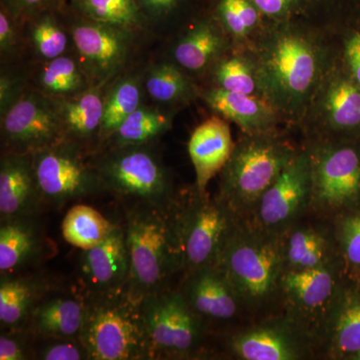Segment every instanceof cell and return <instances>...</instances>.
Returning a JSON list of instances; mask_svg holds the SVG:
<instances>
[{
	"label": "cell",
	"instance_id": "f907efd6",
	"mask_svg": "<svg viewBox=\"0 0 360 360\" xmlns=\"http://www.w3.org/2000/svg\"><path fill=\"white\" fill-rule=\"evenodd\" d=\"M357 1H360V0H357Z\"/></svg>",
	"mask_w": 360,
	"mask_h": 360
},
{
	"label": "cell",
	"instance_id": "cb8c5ba5",
	"mask_svg": "<svg viewBox=\"0 0 360 360\" xmlns=\"http://www.w3.org/2000/svg\"><path fill=\"white\" fill-rule=\"evenodd\" d=\"M146 98L143 68L141 70L127 68L106 86L98 150L122 123L141 104L146 103Z\"/></svg>",
	"mask_w": 360,
	"mask_h": 360
},
{
	"label": "cell",
	"instance_id": "8fae6325",
	"mask_svg": "<svg viewBox=\"0 0 360 360\" xmlns=\"http://www.w3.org/2000/svg\"><path fill=\"white\" fill-rule=\"evenodd\" d=\"M0 135L2 153H33L65 139L51 99L30 85L0 116Z\"/></svg>",
	"mask_w": 360,
	"mask_h": 360
},
{
	"label": "cell",
	"instance_id": "52a82bcc",
	"mask_svg": "<svg viewBox=\"0 0 360 360\" xmlns=\"http://www.w3.org/2000/svg\"><path fill=\"white\" fill-rule=\"evenodd\" d=\"M60 11L72 37L75 56L90 82L94 86H108L129 68L141 37L80 15L68 0Z\"/></svg>",
	"mask_w": 360,
	"mask_h": 360
},
{
	"label": "cell",
	"instance_id": "d4e9b609",
	"mask_svg": "<svg viewBox=\"0 0 360 360\" xmlns=\"http://www.w3.org/2000/svg\"><path fill=\"white\" fill-rule=\"evenodd\" d=\"M32 66L30 86L51 98L75 96L94 86L75 52Z\"/></svg>",
	"mask_w": 360,
	"mask_h": 360
},
{
	"label": "cell",
	"instance_id": "277c9868",
	"mask_svg": "<svg viewBox=\"0 0 360 360\" xmlns=\"http://www.w3.org/2000/svg\"><path fill=\"white\" fill-rule=\"evenodd\" d=\"M277 234L236 225L214 266L226 277L240 302L259 304L281 284L285 270L283 243Z\"/></svg>",
	"mask_w": 360,
	"mask_h": 360
},
{
	"label": "cell",
	"instance_id": "4316f807",
	"mask_svg": "<svg viewBox=\"0 0 360 360\" xmlns=\"http://www.w3.org/2000/svg\"><path fill=\"white\" fill-rule=\"evenodd\" d=\"M231 349L245 360H295L302 356L295 338L277 326H262L236 336Z\"/></svg>",
	"mask_w": 360,
	"mask_h": 360
},
{
	"label": "cell",
	"instance_id": "f546056e",
	"mask_svg": "<svg viewBox=\"0 0 360 360\" xmlns=\"http://www.w3.org/2000/svg\"><path fill=\"white\" fill-rule=\"evenodd\" d=\"M281 284L293 304L312 310L323 307L330 300L335 281L326 265L319 269L284 270Z\"/></svg>",
	"mask_w": 360,
	"mask_h": 360
},
{
	"label": "cell",
	"instance_id": "603a6c76",
	"mask_svg": "<svg viewBox=\"0 0 360 360\" xmlns=\"http://www.w3.org/2000/svg\"><path fill=\"white\" fill-rule=\"evenodd\" d=\"M319 105L331 129L341 134L360 132V84L347 71H338L328 78Z\"/></svg>",
	"mask_w": 360,
	"mask_h": 360
},
{
	"label": "cell",
	"instance_id": "d6a6232c",
	"mask_svg": "<svg viewBox=\"0 0 360 360\" xmlns=\"http://www.w3.org/2000/svg\"><path fill=\"white\" fill-rule=\"evenodd\" d=\"M41 285L25 277L2 276L0 283V323L2 328H20L40 302Z\"/></svg>",
	"mask_w": 360,
	"mask_h": 360
},
{
	"label": "cell",
	"instance_id": "44dd1931",
	"mask_svg": "<svg viewBox=\"0 0 360 360\" xmlns=\"http://www.w3.org/2000/svg\"><path fill=\"white\" fill-rule=\"evenodd\" d=\"M22 28L26 52L32 56L33 63H46L75 52L60 7L35 14L23 22Z\"/></svg>",
	"mask_w": 360,
	"mask_h": 360
},
{
	"label": "cell",
	"instance_id": "ab89813d",
	"mask_svg": "<svg viewBox=\"0 0 360 360\" xmlns=\"http://www.w3.org/2000/svg\"><path fill=\"white\" fill-rule=\"evenodd\" d=\"M30 70L21 68L20 63L1 65L0 68V116L4 115L30 87Z\"/></svg>",
	"mask_w": 360,
	"mask_h": 360
},
{
	"label": "cell",
	"instance_id": "ba28073f",
	"mask_svg": "<svg viewBox=\"0 0 360 360\" xmlns=\"http://www.w3.org/2000/svg\"><path fill=\"white\" fill-rule=\"evenodd\" d=\"M92 153L63 139L32 153L33 168L44 205L63 207L104 191Z\"/></svg>",
	"mask_w": 360,
	"mask_h": 360
},
{
	"label": "cell",
	"instance_id": "d590c367",
	"mask_svg": "<svg viewBox=\"0 0 360 360\" xmlns=\"http://www.w3.org/2000/svg\"><path fill=\"white\" fill-rule=\"evenodd\" d=\"M207 9L224 32L243 39L264 18L251 0H208Z\"/></svg>",
	"mask_w": 360,
	"mask_h": 360
},
{
	"label": "cell",
	"instance_id": "74e56055",
	"mask_svg": "<svg viewBox=\"0 0 360 360\" xmlns=\"http://www.w3.org/2000/svg\"><path fill=\"white\" fill-rule=\"evenodd\" d=\"M331 341L340 354H355L360 350V295L347 298L336 314Z\"/></svg>",
	"mask_w": 360,
	"mask_h": 360
},
{
	"label": "cell",
	"instance_id": "5b68a950",
	"mask_svg": "<svg viewBox=\"0 0 360 360\" xmlns=\"http://www.w3.org/2000/svg\"><path fill=\"white\" fill-rule=\"evenodd\" d=\"M295 155L269 132L248 134L234 146L221 170L219 198L234 213L255 207Z\"/></svg>",
	"mask_w": 360,
	"mask_h": 360
},
{
	"label": "cell",
	"instance_id": "e0dca14e",
	"mask_svg": "<svg viewBox=\"0 0 360 360\" xmlns=\"http://www.w3.org/2000/svg\"><path fill=\"white\" fill-rule=\"evenodd\" d=\"M106 87L91 86L75 96L49 98L53 103L63 136L90 153L98 150Z\"/></svg>",
	"mask_w": 360,
	"mask_h": 360
},
{
	"label": "cell",
	"instance_id": "d6986e66",
	"mask_svg": "<svg viewBox=\"0 0 360 360\" xmlns=\"http://www.w3.org/2000/svg\"><path fill=\"white\" fill-rule=\"evenodd\" d=\"M201 98L225 120L236 123L248 134L269 132L277 122V110L267 99L210 86Z\"/></svg>",
	"mask_w": 360,
	"mask_h": 360
},
{
	"label": "cell",
	"instance_id": "b9f144b4",
	"mask_svg": "<svg viewBox=\"0 0 360 360\" xmlns=\"http://www.w3.org/2000/svg\"><path fill=\"white\" fill-rule=\"evenodd\" d=\"M264 18L274 21L290 20L307 7V0H251Z\"/></svg>",
	"mask_w": 360,
	"mask_h": 360
},
{
	"label": "cell",
	"instance_id": "7bdbcfd3",
	"mask_svg": "<svg viewBox=\"0 0 360 360\" xmlns=\"http://www.w3.org/2000/svg\"><path fill=\"white\" fill-rule=\"evenodd\" d=\"M340 236L348 262L360 266V213L342 220Z\"/></svg>",
	"mask_w": 360,
	"mask_h": 360
},
{
	"label": "cell",
	"instance_id": "83f0119b",
	"mask_svg": "<svg viewBox=\"0 0 360 360\" xmlns=\"http://www.w3.org/2000/svg\"><path fill=\"white\" fill-rule=\"evenodd\" d=\"M32 217L1 220L0 270L2 274L20 269L39 253L41 238Z\"/></svg>",
	"mask_w": 360,
	"mask_h": 360
},
{
	"label": "cell",
	"instance_id": "7c38bea8",
	"mask_svg": "<svg viewBox=\"0 0 360 360\" xmlns=\"http://www.w3.org/2000/svg\"><path fill=\"white\" fill-rule=\"evenodd\" d=\"M311 158L312 200L319 210H341L360 200V146L326 144Z\"/></svg>",
	"mask_w": 360,
	"mask_h": 360
},
{
	"label": "cell",
	"instance_id": "ac0fdd59",
	"mask_svg": "<svg viewBox=\"0 0 360 360\" xmlns=\"http://www.w3.org/2000/svg\"><path fill=\"white\" fill-rule=\"evenodd\" d=\"M234 146L229 123L221 116H212L193 130L188 153L195 172L196 191L206 193L210 180L224 169Z\"/></svg>",
	"mask_w": 360,
	"mask_h": 360
},
{
	"label": "cell",
	"instance_id": "9c48e42d",
	"mask_svg": "<svg viewBox=\"0 0 360 360\" xmlns=\"http://www.w3.org/2000/svg\"><path fill=\"white\" fill-rule=\"evenodd\" d=\"M141 309L150 342L151 359H176L195 349L200 317L182 293L165 290L142 296Z\"/></svg>",
	"mask_w": 360,
	"mask_h": 360
},
{
	"label": "cell",
	"instance_id": "4dcf8cb0",
	"mask_svg": "<svg viewBox=\"0 0 360 360\" xmlns=\"http://www.w3.org/2000/svg\"><path fill=\"white\" fill-rule=\"evenodd\" d=\"M73 11L97 22L122 28L139 37L149 35L135 0H68Z\"/></svg>",
	"mask_w": 360,
	"mask_h": 360
},
{
	"label": "cell",
	"instance_id": "7402d4cb",
	"mask_svg": "<svg viewBox=\"0 0 360 360\" xmlns=\"http://www.w3.org/2000/svg\"><path fill=\"white\" fill-rule=\"evenodd\" d=\"M86 302L70 296L40 300L28 319L30 333L44 340L77 338L82 333Z\"/></svg>",
	"mask_w": 360,
	"mask_h": 360
},
{
	"label": "cell",
	"instance_id": "2e32d148",
	"mask_svg": "<svg viewBox=\"0 0 360 360\" xmlns=\"http://www.w3.org/2000/svg\"><path fill=\"white\" fill-rule=\"evenodd\" d=\"M44 205L33 168L32 153H2L0 160L1 220L33 217Z\"/></svg>",
	"mask_w": 360,
	"mask_h": 360
},
{
	"label": "cell",
	"instance_id": "ffe728a7",
	"mask_svg": "<svg viewBox=\"0 0 360 360\" xmlns=\"http://www.w3.org/2000/svg\"><path fill=\"white\" fill-rule=\"evenodd\" d=\"M182 295L198 316L217 321L232 319L240 302L226 277L215 266L191 272Z\"/></svg>",
	"mask_w": 360,
	"mask_h": 360
},
{
	"label": "cell",
	"instance_id": "60d3db41",
	"mask_svg": "<svg viewBox=\"0 0 360 360\" xmlns=\"http://www.w3.org/2000/svg\"><path fill=\"white\" fill-rule=\"evenodd\" d=\"M39 359L44 360H84L89 359V352L84 342L77 338H51L40 349Z\"/></svg>",
	"mask_w": 360,
	"mask_h": 360
},
{
	"label": "cell",
	"instance_id": "8992f818",
	"mask_svg": "<svg viewBox=\"0 0 360 360\" xmlns=\"http://www.w3.org/2000/svg\"><path fill=\"white\" fill-rule=\"evenodd\" d=\"M91 160L104 191L132 201L131 205L174 202L172 176L153 143L99 149Z\"/></svg>",
	"mask_w": 360,
	"mask_h": 360
},
{
	"label": "cell",
	"instance_id": "e575fe53",
	"mask_svg": "<svg viewBox=\"0 0 360 360\" xmlns=\"http://www.w3.org/2000/svg\"><path fill=\"white\" fill-rule=\"evenodd\" d=\"M283 243L284 262L288 269H319L328 265V239L315 229L309 227L295 229Z\"/></svg>",
	"mask_w": 360,
	"mask_h": 360
},
{
	"label": "cell",
	"instance_id": "836d02e7",
	"mask_svg": "<svg viewBox=\"0 0 360 360\" xmlns=\"http://www.w3.org/2000/svg\"><path fill=\"white\" fill-rule=\"evenodd\" d=\"M116 226L91 206L77 205L66 213L61 232L68 245L87 250L105 240Z\"/></svg>",
	"mask_w": 360,
	"mask_h": 360
},
{
	"label": "cell",
	"instance_id": "3957f363",
	"mask_svg": "<svg viewBox=\"0 0 360 360\" xmlns=\"http://www.w3.org/2000/svg\"><path fill=\"white\" fill-rule=\"evenodd\" d=\"M141 296L125 286L94 293L86 302L80 340L92 360L151 359Z\"/></svg>",
	"mask_w": 360,
	"mask_h": 360
},
{
	"label": "cell",
	"instance_id": "30bf717a",
	"mask_svg": "<svg viewBox=\"0 0 360 360\" xmlns=\"http://www.w3.org/2000/svg\"><path fill=\"white\" fill-rule=\"evenodd\" d=\"M234 214L221 198L212 200L198 191L186 208H179L184 267L189 274L214 266L236 227Z\"/></svg>",
	"mask_w": 360,
	"mask_h": 360
},
{
	"label": "cell",
	"instance_id": "7a4b0ae2",
	"mask_svg": "<svg viewBox=\"0 0 360 360\" xmlns=\"http://www.w3.org/2000/svg\"><path fill=\"white\" fill-rule=\"evenodd\" d=\"M276 26L258 56V89L277 110L293 115L304 108L321 79V51L288 20Z\"/></svg>",
	"mask_w": 360,
	"mask_h": 360
},
{
	"label": "cell",
	"instance_id": "816d5d0a",
	"mask_svg": "<svg viewBox=\"0 0 360 360\" xmlns=\"http://www.w3.org/2000/svg\"><path fill=\"white\" fill-rule=\"evenodd\" d=\"M360 2V1H359Z\"/></svg>",
	"mask_w": 360,
	"mask_h": 360
},
{
	"label": "cell",
	"instance_id": "681fc988",
	"mask_svg": "<svg viewBox=\"0 0 360 360\" xmlns=\"http://www.w3.org/2000/svg\"><path fill=\"white\" fill-rule=\"evenodd\" d=\"M207 2H208V0H206V4H207Z\"/></svg>",
	"mask_w": 360,
	"mask_h": 360
},
{
	"label": "cell",
	"instance_id": "f1b7e54d",
	"mask_svg": "<svg viewBox=\"0 0 360 360\" xmlns=\"http://www.w3.org/2000/svg\"><path fill=\"white\" fill-rule=\"evenodd\" d=\"M172 127V111L143 103L122 123L103 148L153 143Z\"/></svg>",
	"mask_w": 360,
	"mask_h": 360
},
{
	"label": "cell",
	"instance_id": "8d00e7d4",
	"mask_svg": "<svg viewBox=\"0 0 360 360\" xmlns=\"http://www.w3.org/2000/svg\"><path fill=\"white\" fill-rule=\"evenodd\" d=\"M210 71L213 87L245 94H255L258 89L255 68L241 56H222Z\"/></svg>",
	"mask_w": 360,
	"mask_h": 360
},
{
	"label": "cell",
	"instance_id": "f35d334b",
	"mask_svg": "<svg viewBox=\"0 0 360 360\" xmlns=\"http://www.w3.org/2000/svg\"><path fill=\"white\" fill-rule=\"evenodd\" d=\"M23 23L0 6V61L1 65L20 63L26 52Z\"/></svg>",
	"mask_w": 360,
	"mask_h": 360
},
{
	"label": "cell",
	"instance_id": "f6af8a7d",
	"mask_svg": "<svg viewBox=\"0 0 360 360\" xmlns=\"http://www.w3.org/2000/svg\"><path fill=\"white\" fill-rule=\"evenodd\" d=\"M348 32L345 41L347 72L360 84V25Z\"/></svg>",
	"mask_w": 360,
	"mask_h": 360
},
{
	"label": "cell",
	"instance_id": "9a60e30c",
	"mask_svg": "<svg viewBox=\"0 0 360 360\" xmlns=\"http://www.w3.org/2000/svg\"><path fill=\"white\" fill-rule=\"evenodd\" d=\"M180 32L170 45L167 59L186 73L210 70L222 58L224 32L207 7L181 28Z\"/></svg>",
	"mask_w": 360,
	"mask_h": 360
},
{
	"label": "cell",
	"instance_id": "484cf974",
	"mask_svg": "<svg viewBox=\"0 0 360 360\" xmlns=\"http://www.w3.org/2000/svg\"><path fill=\"white\" fill-rule=\"evenodd\" d=\"M143 86L153 104L170 111L189 103L196 94L186 71L167 58L143 68Z\"/></svg>",
	"mask_w": 360,
	"mask_h": 360
},
{
	"label": "cell",
	"instance_id": "6da1fadb",
	"mask_svg": "<svg viewBox=\"0 0 360 360\" xmlns=\"http://www.w3.org/2000/svg\"><path fill=\"white\" fill-rule=\"evenodd\" d=\"M130 258L129 288L134 295L167 290L169 279L184 267L179 208L169 205H131L124 225Z\"/></svg>",
	"mask_w": 360,
	"mask_h": 360
},
{
	"label": "cell",
	"instance_id": "1f68e13d",
	"mask_svg": "<svg viewBox=\"0 0 360 360\" xmlns=\"http://www.w3.org/2000/svg\"><path fill=\"white\" fill-rule=\"evenodd\" d=\"M149 34L163 37L184 28L207 7L206 0H135Z\"/></svg>",
	"mask_w": 360,
	"mask_h": 360
},
{
	"label": "cell",
	"instance_id": "4fadbf2b",
	"mask_svg": "<svg viewBox=\"0 0 360 360\" xmlns=\"http://www.w3.org/2000/svg\"><path fill=\"white\" fill-rule=\"evenodd\" d=\"M311 158L309 153H295L255 206L259 229L281 233L311 205Z\"/></svg>",
	"mask_w": 360,
	"mask_h": 360
},
{
	"label": "cell",
	"instance_id": "7dc6e473",
	"mask_svg": "<svg viewBox=\"0 0 360 360\" xmlns=\"http://www.w3.org/2000/svg\"><path fill=\"white\" fill-rule=\"evenodd\" d=\"M356 0H307V7L317 8V7L326 6H350L354 4Z\"/></svg>",
	"mask_w": 360,
	"mask_h": 360
},
{
	"label": "cell",
	"instance_id": "5bb4252c",
	"mask_svg": "<svg viewBox=\"0 0 360 360\" xmlns=\"http://www.w3.org/2000/svg\"><path fill=\"white\" fill-rule=\"evenodd\" d=\"M79 274L90 295L122 290L129 285L130 258L124 226L117 225L103 243L82 250Z\"/></svg>",
	"mask_w": 360,
	"mask_h": 360
},
{
	"label": "cell",
	"instance_id": "ee69618b",
	"mask_svg": "<svg viewBox=\"0 0 360 360\" xmlns=\"http://www.w3.org/2000/svg\"><path fill=\"white\" fill-rule=\"evenodd\" d=\"M65 0H0V6L13 14L21 23L26 20L49 9L58 8Z\"/></svg>",
	"mask_w": 360,
	"mask_h": 360
},
{
	"label": "cell",
	"instance_id": "bcb514c9",
	"mask_svg": "<svg viewBox=\"0 0 360 360\" xmlns=\"http://www.w3.org/2000/svg\"><path fill=\"white\" fill-rule=\"evenodd\" d=\"M28 359L25 341L13 333H1L0 336V359L25 360Z\"/></svg>",
	"mask_w": 360,
	"mask_h": 360
},
{
	"label": "cell",
	"instance_id": "c3c4849f",
	"mask_svg": "<svg viewBox=\"0 0 360 360\" xmlns=\"http://www.w3.org/2000/svg\"><path fill=\"white\" fill-rule=\"evenodd\" d=\"M354 359L360 360V350L359 352H356V354H354Z\"/></svg>",
	"mask_w": 360,
	"mask_h": 360
}]
</instances>
